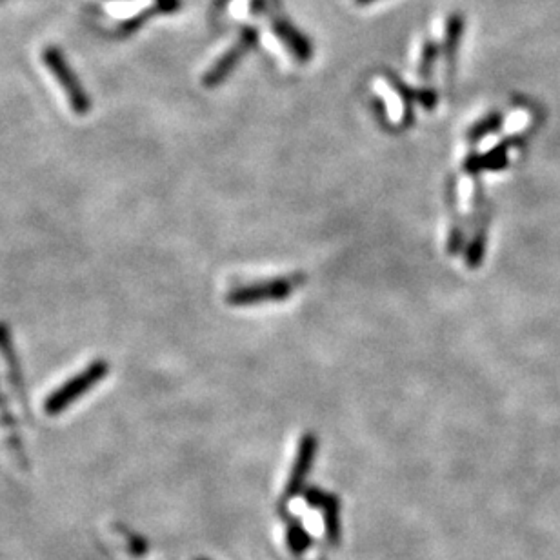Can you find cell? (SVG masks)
<instances>
[{
    "mask_svg": "<svg viewBox=\"0 0 560 560\" xmlns=\"http://www.w3.org/2000/svg\"><path fill=\"white\" fill-rule=\"evenodd\" d=\"M44 62L53 71V75L59 80L60 86L66 91V95L70 99L71 108L77 111V113H86L88 108H90V102H88L86 93L82 91L79 80L73 75V71L68 66V62L62 57V53L59 50H55V48H48V50L44 51Z\"/></svg>",
    "mask_w": 560,
    "mask_h": 560,
    "instance_id": "cell-1",
    "label": "cell"
},
{
    "mask_svg": "<svg viewBox=\"0 0 560 560\" xmlns=\"http://www.w3.org/2000/svg\"><path fill=\"white\" fill-rule=\"evenodd\" d=\"M297 282L293 279H277L253 286H244L239 290L231 291L228 302L233 306H246V304H257L264 300L286 299L290 295Z\"/></svg>",
    "mask_w": 560,
    "mask_h": 560,
    "instance_id": "cell-2",
    "label": "cell"
},
{
    "mask_svg": "<svg viewBox=\"0 0 560 560\" xmlns=\"http://www.w3.org/2000/svg\"><path fill=\"white\" fill-rule=\"evenodd\" d=\"M255 37H257L255 31H246V33L242 35L239 44H235L233 50L228 51V53L217 62V66L206 75L204 84H206V86H215V84H219V82L226 79V75L237 66V62L244 57V53L253 46Z\"/></svg>",
    "mask_w": 560,
    "mask_h": 560,
    "instance_id": "cell-3",
    "label": "cell"
},
{
    "mask_svg": "<svg viewBox=\"0 0 560 560\" xmlns=\"http://www.w3.org/2000/svg\"><path fill=\"white\" fill-rule=\"evenodd\" d=\"M315 450H317V440H315L313 435H306L302 442H300L297 462H295V468H293L290 482H288V495H293V493H297L300 490L304 477L308 473V468H310L313 457H315Z\"/></svg>",
    "mask_w": 560,
    "mask_h": 560,
    "instance_id": "cell-4",
    "label": "cell"
},
{
    "mask_svg": "<svg viewBox=\"0 0 560 560\" xmlns=\"http://www.w3.org/2000/svg\"><path fill=\"white\" fill-rule=\"evenodd\" d=\"M275 31L280 39L284 40V44L290 48L291 53L300 60H308L311 57L310 42L306 40L304 35H300L299 31L295 30L288 22H279L275 26Z\"/></svg>",
    "mask_w": 560,
    "mask_h": 560,
    "instance_id": "cell-5",
    "label": "cell"
},
{
    "mask_svg": "<svg viewBox=\"0 0 560 560\" xmlns=\"http://www.w3.org/2000/svg\"><path fill=\"white\" fill-rule=\"evenodd\" d=\"M460 37H462V19L460 17H453L450 20V24H448V35H446V42H444L446 55H448L450 60H453L455 51L459 48Z\"/></svg>",
    "mask_w": 560,
    "mask_h": 560,
    "instance_id": "cell-6",
    "label": "cell"
},
{
    "mask_svg": "<svg viewBox=\"0 0 560 560\" xmlns=\"http://www.w3.org/2000/svg\"><path fill=\"white\" fill-rule=\"evenodd\" d=\"M484 242H486V233L484 230L477 231L475 239L471 242L470 251H468V264L470 268H477L480 260H482V253H484Z\"/></svg>",
    "mask_w": 560,
    "mask_h": 560,
    "instance_id": "cell-7",
    "label": "cell"
},
{
    "mask_svg": "<svg viewBox=\"0 0 560 560\" xmlns=\"http://www.w3.org/2000/svg\"><path fill=\"white\" fill-rule=\"evenodd\" d=\"M500 119L499 115H491L490 119L482 120L479 122L473 130H471V139H480V137H484V135H488L493 130H497L500 126Z\"/></svg>",
    "mask_w": 560,
    "mask_h": 560,
    "instance_id": "cell-8",
    "label": "cell"
},
{
    "mask_svg": "<svg viewBox=\"0 0 560 560\" xmlns=\"http://www.w3.org/2000/svg\"><path fill=\"white\" fill-rule=\"evenodd\" d=\"M435 53H437V48L433 46V44H428L426 46V51H424V57H422V75H426V73H430L431 64H433V60H435Z\"/></svg>",
    "mask_w": 560,
    "mask_h": 560,
    "instance_id": "cell-9",
    "label": "cell"
},
{
    "mask_svg": "<svg viewBox=\"0 0 560 560\" xmlns=\"http://www.w3.org/2000/svg\"><path fill=\"white\" fill-rule=\"evenodd\" d=\"M357 2H359V4H370L373 0H357Z\"/></svg>",
    "mask_w": 560,
    "mask_h": 560,
    "instance_id": "cell-10",
    "label": "cell"
}]
</instances>
